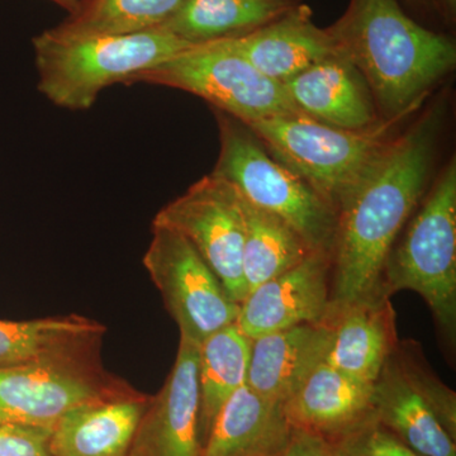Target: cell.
Here are the masks:
<instances>
[{
  "instance_id": "cell-1",
  "label": "cell",
  "mask_w": 456,
  "mask_h": 456,
  "mask_svg": "<svg viewBox=\"0 0 456 456\" xmlns=\"http://www.w3.org/2000/svg\"><path fill=\"white\" fill-rule=\"evenodd\" d=\"M440 125V110H432L392 137L342 197L332 250L331 308L386 297L384 266L428 187Z\"/></svg>"
},
{
  "instance_id": "cell-2",
  "label": "cell",
  "mask_w": 456,
  "mask_h": 456,
  "mask_svg": "<svg viewBox=\"0 0 456 456\" xmlns=\"http://www.w3.org/2000/svg\"><path fill=\"white\" fill-rule=\"evenodd\" d=\"M326 29L367 80L382 119L407 118L455 68L454 41L417 23L399 0H350Z\"/></svg>"
},
{
  "instance_id": "cell-3",
  "label": "cell",
  "mask_w": 456,
  "mask_h": 456,
  "mask_svg": "<svg viewBox=\"0 0 456 456\" xmlns=\"http://www.w3.org/2000/svg\"><path fill=\"white\" fill-rule=\"evenodd\" d=\"M38 90L51 103L88 110L108 86L128 83L194 45L164 28L132 35L69 37L53 28L32 40Z\"/></svg>"
},
{
  "instance_id": "cell-4",
  "label": "cell",
  "mask_w": 456,
  "mask_h": 456,
  "mask_svg": "<svg viewBox=\"0 0 456 456\" xmlns=\"http://www.w3.org/2000/svg\"><path fill=\"white\" fill-rule=\"evenodd\" d=\"M220 156L213 175L226 180L248 203L278 216L314 251L331 255L338 213L302 176L277 160L246 123L215 110Z\"/></svg>"
},
{
  "instance_id": "cell-5",
  "label": "cell",
  "mask_w": 456,
  "mask_h": 456,
  "mask_svg": "<svg viewBox=\"0 0 456 456\" xmlns=\"http://www.w3.org/2000/svg\"><path fill=\"white\" fill-rule=\"evenodd\" d=\"M384 266L382 293L413 290L441 331L456 329V163L450 160L402 230Z\"/></svg>"
},
{
  "instance_id": "cell-6",
  "label": "cell",
  "mask_w": 456,
  "mask_h": 456,
  "mask_svg": "<svg viewBox=\"0 0 456 456\" xmlns=\"http://www.w3.org/2000/svg\"><path fill=\"white\" fill-rule=\"evenodd\" d=\"M403 119H382L367 130L350 131L297 110L248 126L270 154L302 176L338 213L347 189Z\"/></svg>"
},
{
  "instance_id": "cell-7",
  "label": "cell",
  "mask_w": 456,
  "mask_h": 456,
  "mask_svg": "<svg viewBox=\"0 0 456 456\" xmlns=\"http://www.w3.org/2000/svg\"><path fill=\"white\" fill-rule=\"evenodd\" d=\"M128 83L184 90L246 125L298 110L284 84L270 79L217 42L193 46L134 75Z\"/></svg>"
},
{
  "instance_id": "cell-8",
  "label": "cell",
  "mask_w": 456,
  "mask_h": 456,
  "mask_svg": "<svg viewBox=\"0 0 456 456\" xmlns=\"http://www.w3.org/2000/svg\"><path fill=\"white\" fill-rule=\"evenodd\" d=\"M132 389L103 367L99 351L0 368V424L53 428L80 404Z\"/></svg>"
},
{
  "instance_id": "cell-9",
  "label": "cell",
  "mask_w": 456,
  "mask_h": 456,
  "mask_svg": "<svg viewBox=\"0 0 456 456\" xmlns=\"http://www.w3.org/2000/svg\"><path fill=\"white\" fill-rule=\"evenodd\" d=\"M143 266L163 297L180 336L196 344L235 325L240 305L196 248L173 228L152 224V239Z\"/></svg>"
},
{
  "instance_id": "cell-10",
  "label": "cell",
  "mask_w": 456,
  "mask_h": 456,
  "mask_svg": "<svg viewBox=\"0 0 456 456\" xmlns=\"http://www.w3.org/2000/svg\"><path fill=\"white\" fill-rule=\"evenodd\" d=\"M152 224L173 228L196 248L233 301L248 296L242 250L245 215L242 198L226 180L209 174L167 204Z\"/></svg>"
},
{
  "instance_id": "cell-11",
  "label": "cell",
  "mask_w": 456,
  "mask_h": 456,
  "mask_svg": "<svg viewBox=\"0 0 456 456\" xmlns=\"http://www.w3.org/2000/svg\"><path fill=\"white\" fill-rule=\"evenodd\" d=\"M198 365L200 345L180 336L173 369L150 398L128 456H202Z\"/></svg>"
},
{
  "instance_id": "cell-12",
  "label": "cell",
  "mask_w": 456,
  "mask_h": 456,
  "mask_svg": "<svg viewBox=\"0 0 456 456\" xmlns=\"http://www.w3.org/2000/svg\"><path fill=\"white\" fill-rule=\"evenodd\" d=\"M331 255L314 251L302 263L248 292L236 326L246 338L299 325H322L331 311Z\"/></svg>"
},
{
  "instance_id": "cell-13",
  "label": "cell",
  "mask_w": 456,
  "mask_h": 456,
  "mask_svg": "<svg viewBox=\"0 0 456 456\" xmlns=\"http://www.w3.org/2000/svg\"><path fill=\"white\" fill-rule=\"evenodd\" d=\"M217 44L281 84L327 57L341 55L334 38L314 25L311 8L302 3L256 31Z\"/></svg>"
},
{
  "instance_id": "cell-14",
  "label": "cell",
  "mask_w": 456,
  "mask_h": 456,
  "mask_svg": "<svg viewBox=\"0 0 456 456\" xmlns=\"http://www.w3.org/2000/svg\"><path fill=\"white\" fill-rule=\"evenodd\" d=\"M284 86L299 112L325 125L360 131L382 121L367 80L345 56L327 57Z\"/></svg>"
},
{
  "instance_id": "cell-15",
  "label": "cell",
  "mask_w": 456,
  "mask_h": 456,
  "mask_svg": "<svg viewBox=\"0 0 456 456\" xmlns=\"http://www.w3.org/2000/svg\"><path fill=\"white\" fill-rule=\"evenodd\" d=\"M290 428L332 444L375 419L373 384L360 382L321 362L283 404Z\"/></svg>"
},
{
  "instance_id": "cell-16",
  "label": "cell",
  "mask_w": 456,
  "mask_h": 456,
  "mask_svg": "<svg viewBox=\"0 0 456 456\" xmlns=\"http://www.w3.org/2000/svg\"><path fill=\"white\" fill-rule=\"evenodd\" d=\"M323 362L360 382L373 384L398 345L389 297L331 308Z\"/></svg>"
},
{
  "instance_id": "cell-17",
  "label": "cell",
  "mask_w": 456,
  "mask_h": 456,
  "mask_svg": "<svg viewBox=\"0 0 456 456\" xmlns=\"http://www.w3.org/2000/svg\"><path fill=\"white\" fill-rule=\"evenodd\" d=\"M151 395L137 389L86 402L66 412L51 434L53 456H128Z\"/></svg>"
},
{
  "instance_id": "cell-18",
  "label": "cell",
  "mask_w": 456,
  "mask_h": 456,
  "mask_svg": "<svg viewBox=\"0 0 456 456\" xmlns=\"http://www.w3.org/2000/svg\"><path fill=\"white\" fill-rule=\"evenodd\" d=\"M330 329L299 325L251 340L246 384L269 401L284 404L323 362Z\"/></svg>"
},
{
  "instance_id": "cell-19",
  "label": "cell",
  "mask_w": 456,
  "mask_h": 456,
  "mask_svg": "<svg viewBox=\"0 0 456 456\" xmlns=\"http://www.w3.org/2000/svg\"><path fill=\"white\" fill-rule=\"evenodd\" d=\"M375 419L422 456H456L455 439L389 355L373 383Z\"/></svg>"
},
{
  "instance_id": "cell-20",
  "label": "cell",
  "mask_w": 456,
  "mask_h": 456,
  "mask_svg": "<svg viewBox=\"0 0 456 456\" xmlns=\"http://www.w3.org/2000/svg\"><path fill=\"white\" fill-rule=\"evenodd\" d=\"M290 430L283 404L261 397L245 383L218 412L202 456L277 454Z\"/></svg>"
},
{
  "instance_id": "cell-21",
  "label": "cell",
  "mask_w": 456,
  "mask_h": 456,
  "mask_svg": "<svg viewBox=\"0 0 456 456\" xmlns=\"http://www.w3.org/2000/svg\"><path fill=\"white\" fill-rule=\"evenodd\" d=\"M106 326L79 314L0 320V368L101 350Z\"/></svg>"
},
{
  "instance_id": "cell-22",
  "label": "cell",
  "mask_w": 456,
  "mask_h": 456,
  "mask_svg": "<svg viewBox=\"0 0 456 456\" xmlns=\"http://www.w3.org/2000/svg\"><path fill=\"white\" fill-rule=\"evenodd\" d=\"M299 3L301 0H183L161 28L200 46L256 31Z\"/></svg>"
},
{
  "instance_id": "cell-23",
  "label": "cell",
  "mask_w": 456,
  "mask_h": 456,
  "mask_svg": "<svg viewBox=\"0 0 456 456\" xmlns=\"http://www.w3.org/2000/svg\"><path fill=\"white\" fill-rule=\"evenodd\" d=\"M251 338L231 325L200 344V431L202 445L228 398L246 383Z\"/></svg>"
},
{
  "instance_id": "cell-24",
  "label": "cell",
  "mask_w": 456,
  "mask_h": 456,
  "mask_svg": "<svg viewBox=\"0 0 456 456\" xmlns=\"http://www.w3.org/2000/svg\"><path fill=\"white\" fill-rule=\"evenodd\" d=\"M242 206L245 215L242 272L248 292H251L260 284L298 265L314 250L278 216L257 208L244 198Z\"/></svg>"
},
{
  "instance_id": "cell-25",
  "label": "cell",
  "mask_w": 456,
  "mask_h": 456,
  "mask_svg": "<svg viewBox=\"0 0 456 456\" xmlns=\"http://www.w3.org/2000/svg\"><path fill=\"white\" fill-rule=\"evenodd\" d=\"M183 0H86L77 13L53 28L69 37L132 35L161 28Z\"/></svg>"
},
{
  "instance_id": "cell-26",
  "label": "cell",
  "mask_w": 456,
  "mask_h": 456,
  "mask_svg": "<svg viewBox=\"0 0 456 456\" xmlns=\"http://www.w3.org/2000/svg\"><path fill=\"white\" fill-rule=\"evenodd\" d=\"M393 358L397 362L402 373L408 382L421 393L426 401L430 403L432 410L439 417L445 430L455 439L456 432V398L455 393L449 389L436 375L432 374L431 369L422 358L419 347L412 341L398 342Z\"/></svg>"
},
{
  "instance_id": "cell-27",
  "label": "cell",
  "mask_w": 456,
  "mask_h": 456,
  "mask_svg": "<svg viewBox=\"0 0 456 456\" xmlns=\"http://www.w3.org/2000/svg\"><path fill=\"white\" fill-rule=\"evenodd\" d=\"M345 456H422L373 419L335 443Z\"/></svg>"
},
{
  "instance_id": "cell-28",
  "label": "cell",
  "mask_w": 456,
  "mask_h": 456,
  "mask_svg": "<svg viewBox=\"0 0 456 456\" xmlns=\"http://www.w3.org/2000/svg\"><path fill=\"white\" fill-rule=\"evenodd\" d=\"M53 428L0 424V456H53Z\"/></svg>"
},
{
  "instance_id": "cell-29",
  "label": "cell",
  "mask_w": 456,
  "mask_h": 456,
  "mask_svg": "<svg viewBox=\"0 0 456 456\" xmlns=\"http://www.w3.org/2000/svg\"><path fill=\"white\" fill-rule=\"evenodd\" d=\"M275 456H342V454L338 446L325 437L292 428L287 443Z\"/></svg>"
},
{
  "instance_id": "cell-30",
  "label": "cell",
  "mask_w": 456,
  "mask_h": 456,
  "mask_svg": "<svg viewBox=\"0 0 456 456\" xmlns=\"http://www.w3.org/2000/svg\"><path fill=\"white\" fill-rule=\"evenodd\" d=\"M434 11L440 12L446 20L454 22L456 16V0H431Z\"/></svg>"
},
{
  "instance_id": "cell-31",
  "label": "cell",
  "mask_w": 456,
  "mask_h": 456,
  "mask_svg": "<svg viewBox=\"0 0 456 456\" xmlns=\"http://www.w3.org/2000/svg\"><path fill=\"white\" fill-rule=\"evenodd\" d=\"M51 2L56 3L60 7L66 9L71 16L86 4V0H51Z\"/></svg>"
},
{
  "instance_id": "cell-32",
  "label": "cell",
  "mask_w": 456,
  "mask_h": 456,
  "mask_svg": "<svg viewBox=\"0 0 456 456\" xmlns=\"http://www.w3.org/2000/svg\"><path fill=\"white\" fill-rule=\"evenodd\" d=\"M408 5L411 7L416 8L417 11L421 12H431L434 11V7H432L431 0H404Z\"/></svg>"
},
{
  "instance_id": "cell-33",
  "label": "cell",
  "mask_w": 456,
  "mask_h": 456,
  "mask_svg": "<svg viewBox=\"0 0 456 456\" xmlns=\"http://www.w3.org/2000/svg\"><path fill=\"white\" fill-rule=\"evenodd\" d=\"M278 454V452H277ZM277 454H266V452H257V454H248V455H242V456H275Z\"/></svg>"
},
{
  "instance_id": "cell-34",
  "label": "cell",
  "mask_w": 456,
  "mask_h": 456,
  "mask_svg": "<svg viewBox=\"0 0 456 456\" xmlns=\"http://www.w3.org/2000/svg\"><path fill=\"white\" fill-rule=\"evenodd\" d=\"M341 454H342V452H341ZM342 456H345V455H344V454H342Z\"/></svg>"
}]
</instances>
